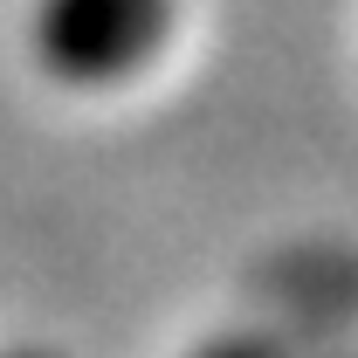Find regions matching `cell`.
<instances>
[{
    "instance_id": "2",
    "label": "cell",
    "mask_w": 358,
    "mask_h": 358,
    "mask_svg": "<svg viewBox=\"0 0 358 358\" xmlns=\"http://www.w3.org/2000/svg\"><path fill=\"white\" fill-rule=\"evenodd\" d=\"M0 358H55V352H0Z\"/></svg>"
},
{
    "instance_id": "1",
    "label": "cell",
    "mask_w": 358,
    "mask_h": 358,
    "mask_svg": "<svg viewBox=\"0 0 358 358\" xmlns=\"http://www.w3.org/2000/svg\"><path fill=\"white\" fill-rule=\"evenodd\" d=\"M179 28V0H35L28 48L55 83L103 90L138 76L152 55H166Z\"/></svg>"
}]
</instances>
